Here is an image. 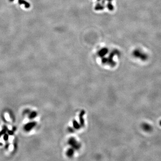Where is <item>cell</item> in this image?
Listing matches in <instances>:
<instances>
[{
	"instance_id": "6da1fadb",
	"label": "cell",
	"mask_w": 161,
	"mask_h": 161,
	"mask_svg": "<svg viewBox=\"0 0 161 161\" xmlns=\"http://www.w3.org/2000/svg\"><path fill=\"white\" fill-rule=\"evenodd\" d=\"M15 130L11 124L0 125V148L7 153L14 152L15 149Z\"/></svg>"
},
{
	"instance_id": "7a4b0ae2",
	"label": "cell",
	"mask_w": 161,
	"mask_h": 161,
	"mask_svg": "<svg viewBox=\"0 0 161 161\" xmlns=\"http://www.w3.org/2000/svg\"><path fill=\"white\" fill-rule=\"evenodd\" d=\"M37 116L36 111L31 108H26L23 110L21 115L22 128L24 133L29 134L33 132L37 125L35 119Z\"/></svg>"
},
{
	"instance_id": "3957f363",
	"label": "cell",
	"mask_w": 161,
	"mask_h": 161,
	"mask_svg": "<svg viewBox=\"0 0 161 161\" xmlns=\"http://www.w3.org/2000/svg\"><path fill=\"white\" fill-rule=\"evenodd\" d=\"M3 119L5 123L9 124H11L14 121L12 115L8 111H5L3 112Z\"/></svg>"
},
{
	"instance_id": "277c9868",
	"label": "cell",
	"mask_w": 161,
	"mask_h": 161,
	"mask_svg": "<svg viewBox=\"0 0 161 161\" xmlns=\"http://www.w3.org/2000/svg\"><path fill=\"white\" fill-rule=\"evenodd\" d=\"M143 129L146 132H150L152 129V127L150 125L148 124L147 123H144L142 125Z\"/></svg>"
},
{
	"instance_id": "5b68a950",
	"label": "cell",
	"mask_w": 161,
	"mask_h": 161,
	"mask_svg": "<svg viewBox=\"0 0 161 161\" xmlns=\"http://www.w3.org/2000/svg\"><path fill=\"white\" fill-rule=\"evenodd\" d=\"M159 124L160 126H161V121H160Z\"/></svg>"
}]
</instances>
